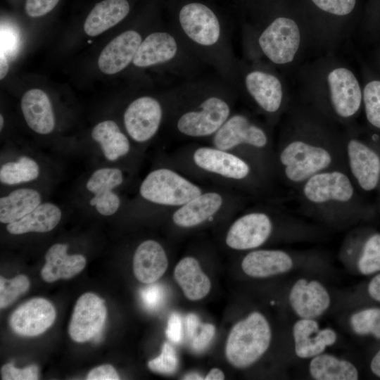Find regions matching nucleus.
Listing matches in <instances>:
<instances>
[{
    "mask_svg": "<svg viewBox=\"0 0 380 380\" xmlns=\"http://www.w3.org/2000/svg\"><path fill=\"white\" fill-rule=\"evenodd\" d=\"M68 246L56 243L47 251L46 263L41 274L46 282H53L59 279H70L80 272L86 265L85 258L80 254L68 255Z\"/></svg>",
    "mask_w": 380,
    "mask_h": 380,
    "instance_id": "nucleus-26",
    "label": "nucleus"
},
{
    "mask_svg": "<svg viewBox=\"0 0 380 380\" xmlns=\"http://www.w3.org/2000/svg\"><path fill=\"white\" fill-rule=\"evenodd\" d=\"M139 193L149 202L179 207L203 192L198 186L174 170L159 168L147 175L140 186Z\"/></svg>",
    "mask_w": 380,
    "mask_h": 380,
    "instance_id": "nucleus-8",
    "label": "nucleus"
},
{
    "mask_svg": "<svg viewBox=\"0 0 380 380\" xmlns=\"http://www.w3.org/2000/svg\"><path fill=\"white\" fill-rule=\"evenodd\" d=\"M175 96V85H172L160 98L142 95L133 99L123 114V123L129 137L138 143L151 139L162 125L165 106L172 103Z\"/></svg>",
    "mask_w": 380,
    "mask_h": 380,
    "instance_id": "nucleus-6",
    "label": "nucleus"
},
{
    "mask_svg": "<svg viewBox=\"0 0 380 380\" xmlns=\"http://www.w3.org/2000/svg\"><path fill=\"white\" fill-rule=\"evenodd\" d=\"M193 160L201 169L229 179H243L250 171L248 165L241 158L215 146L198 148Z\"/></svg>",
    "mask_w": 380,
    "mask_h": 380,
    "instance_id": "nucleus-17",
    "label": "nucleus"
},
{
    "mask_svg": "<svg viewBox=\"0 0 380 380\" xmlns=\"http://www.w3.org/2000/svg\"><path fill=\"white\" fill-rule=\"evenodd\" d=\"M56 311L47 300L36 298L18 307L11 315L9 324L18 334L35 336L48 329L54 322Z\"/></svg>",
    "mask_w": 380,
    "mask_h": 380,
    "instance_id": "nucleus-14",
    "label": "nucleus"
},
{
    "mask_svg": "<svg viewBox=\"0 0 380 380\" xmlns=\"http://www.w3.org/2000/svg\"><path fill=\"white\" fill-rule=\"evenodd\" d=\"M122 182V172L118 168L103 167L94 171L86 184L87 190L94 194L90 205L102 215L115 214L120 208V199L113 189Z\"/></svg>",
    "mask_w": 380,
    "mask_h": 380,
    "instance_id": "nucleus-16",
    "label": "nucleus"
},
{
    "mask_svg": "<svg viewBox=\"0 0 380 380\" xmlns=\"http://www.w3.org/2000/svg\"><path fill=\"white\" fill-rule=\"evenodd\" d=\"M174 277L186 298L191 300H201L210 291V279L193 257H185L177 264Z\"/></svg>",
    "mask_w": 380,
    "mask_h": 380,
    "instance_id": "nucleus-28",
    "label": "nucleus"
},
{
    "mask_svg": "<svg viewBox=\"0 0 380 380\" xmlns=\"http://www.w3.org/2000/svg\"><path fill=\"white\" fill-rule=\"evenodd\" d=\"M311 376L317 380H356L358 372L350 362L334 356L318 355L310 364Z\"/></svg>",
    "mask_w": 380,
    "mask_h": 380,
    "instance_id": "nucleus-32",
    "label": "nucleus"
},
{
    "mask_svg": "<svg viewBox=\"0 0 380 380\" xmlns=\"http://www.w3.org/2000/svg\"><path fill=\"white\" fill-rule=\"evenodd\" d=\"M132 65L137 70L162 68L172 80H178L180 82L202 75L208 67L170 25L146 34Z\"/></svg>",
    "mask_w": 380,
    "mask_h": 380,
    "instance_id": "nucleus-3",
    "label": "nucleus"
},
{
    "mask_svg": "<svg viewBox=\"0 0 380 380\" xmlns=\"http://www.w3.org/2000/svg\"><path fill=\"white\" fill-rule=\"evenodd\" d=\"M183 379L191 380V379H204L201 375L196 372L189 373L183 377Z\"/></svg>",
    "mask_w": 380,
    "mask_h": 380,
    "instance_id": "nucleus-51",
    "label": "nucleus"
},
{
    "mask_svg": "<svg viewBox=\"0 0 380 380\" xmlns=\"http://www.w3.org/2000/svg\"><path fill=\"white\" fill-rule=\"evenodd\" d=\"M140 30L127 29L109 42L98 58L99 70L106 75H115L126 69L133 61L144 37Z\"/></svg>",
    "mask_w": 380,
    "mask_h": 380,
    "instance_id": "nucleus-12",
    "label": "nucleus"
},
{
    "mask_svg": "<svg viewBox=\"0 0 380 380\" xmlns=\"http://www.w3.org/2000/svg\"><path fill=\"white\" fill-rule=\"evenodd\" d=\"M1 374L4 380H34L38 379V368L36 365H30L18 369L13 364L8 363L1 367Z\"/></svg>",
    "mask_w": 380,
    "mask_h": 380,
    "instance_id": "nucleus-41",
    "label": "nucleus"
},
{
    "mask_svg": "<svg viewBox=\"0 0 380 380\" xmlns=\"http://www.w3.org/2000/svg\"><path fill=\"white\" fill-rule=\"evenodd\" d=\"M20 107L29 127L39 134L51 133L55 127V117L47 94L40 89L27 90L23 96Z\"/></svg>",
    "mask_w": 380,
    "mask_h": 380,
    "instance_id": "nucleus-21",
    "label": "nucleus"
},
{
    "mask_svg": "<svg viewBox=\"0 0 380 380\" xmlns=\"http://www.w3.org/2000/svg\"><path fill=\"white\" fill-rule=\"evenodd\" d=\"M362 97L368 121L380 129V81L374 80L367 84Z\"/></svg>",
    "mask_w": 380,
    "mask_h": 380,
    "instance_id": "nucleus-36",
    "label": "nucleus"
},
{
    "mask_svg": "<svg viewBox=\"0 0 380 380\" xmlns=\"http://www.w3.org/2000/svg\"><path fill=\"white\" fill-rule=\"evenodd\" d=\"M8 72V61L6 53L1 51L0 54V79L3 80Z\"/></svg>",
    "mask_w": 380,
    "mask_h": 380,
    "instance_id": "nucleus-48",
    "label": "nucleus"
},
{
    "mask_svg": "<svg viewBox=\"0 0 380 380\" xmlns=\"http://www.w3.org/2000/svg\"><path fill=\"white\" fill-rule=\"evenodd\" d=\"M139 295L144 308L149 311H156L164 304L167 293L162 284L154 282L141 289Z\"/></svg>",
    "mask_w": 380,
    "mask_h": 380,
    "instance_id": "nucleus-39",
    "label": "nucleus"
},
{
    "mask_svg": "<svg viewBox=\"0 0 380 380\" xmlns=\"http://www.w3.org/2000/svg\"><path fill=\"white\" fill-rule=\"evenodd\" d=\"M88 380H118L120 379L115 369L110 365H104L91 369L87 376Z\"/></svg>",
    "mask_w": 380,
    "mask_h": 380,
    "instance_id": "nucleus-45",
    "label": "nucleus"
},
{
    "mask_svg": "<svg viewBox=\"0 0 380 380\" xmlns=\"http://www.w3.org/2000/svg\"><path fill=\"white\" fill-rule=\"evenodd\" d=\"M368 291L371 297L380 302V274L372 279Z\"/></svg>",
    "mask_w": 380,
    "mask_h": 380,
    "instance_id": "nucleus-47",
    "label": "nucleus"
},
{
    "mask_svg": "<svg viewBox=\"0 0 380 380\" xmlns=\"http://www.w3.org/2000/svg\"><path fill=\"white\" fill-rule=\"evenodd\" d=\"M128 0H103L94 5L84 23L88 36L96 37L115 26L129 14Z\"/></svg>",
    "mask_w": 380,
    "mask_h": 380,
    "instance_id": "nucleus-24",
    "label": "nucleus"
},
{
    "mask_svg": "<svg viewBox=\"0 0 380 380\" xmlns=\"http://www.w3.org/2000/svg\"><path fill=\"white\" fill-rule=\"evenodd\" d=\"M358 268L363 274H370L380 271V234L370 237L367 241Z\"/></svg>",
    "mask_w": 380,
    "mask_h": 380,
    "instance_id": "nucleus-37",
    "label": "nucleus"
},
{
    "mask_svg": "<svg viewBox=\"0 0 380 380\" xmlns=\"http://www.w3.org/2000/svg\"><path fill=\"white\" fill-rule=\"evenodd\" d=\"M270 341L267 320L260 312H253L232 328L226 343V357L236 368L249 367L265 353Z\"/></svg>",
    "mask_w": 380,
    "mask_h": 380,
    "instance_id": "nucleus-5",
    "label": "nucleus"
},
{
    "mask_svg": "<svg viewBox=\"0 0 380 380\" xmlns=\"http://www.w3.org/2000/svg\"><path fill=\"white\" fill-rule=\"evenodd\" d=\"M289 301L302 319H313L322 315L330 304L327 291L317 281L298 280L291 289Z\"/></svg>",
    "mask_w": 380,
    "mask_h": 380,
    "instance_id": "nucleus-18",
    "label": "nucleus"
},
{
    "mask_svg": "<svg viewBox=\"0 0 380 380\" xmlns=\"http://www.w3.org/2000/svg\"><path fill=\"white\" fill-rule=\"evenodd\" d=\"M280 160L286 177L293 182H301L326 168L331 158L325 149L297 141L285 147Z\"/></svg>",
    "mask_w": 380,
    "mask_h": 380,
    "instance_id": "nucleus-9",
    "label": "nucleus"
},
{
    "mask_svg": "<svg viewBox=\"0 0 380 380\" xmlns=\"http://www.w3.org/2000/svg\"><path fill=\"white\" fill-rule=\"evenodd\" d=\"M61 215V210L57 205L43 203L19 220L8 224L6 229L12 234L47 232L56 227Z\"/></svg>",
    "mask_w": 380,
    "mask_h": 380,
    "instance_id": "nucleus-29",
    "label": "nucleus"
},
{
    "mask_svg": "<svg viewBox=\"0 0 380 380\" xmlns=\"http://www.w3.org/2000/svg\"><path fill=\"white\" fill-rule=\"evenodd\" d=\"M215 334V327L210 323H202L195 336L191 339V347L196 353L205 350L210 344Z\"/></svg>",
    "mask_w": 380,
    "mask_h": 380,
    "instance_id": "nucleus-42",
    "label": "nucleus"
},
{
    "mask_svg": "<svg viewBox=\"0 0 380 380\" xmlns=\"http://www.w3.org/2000/svg\"><path fill=\"white\" fill-rule=\"evenodd\" d=\"M224 379V374L219 368H213L204 378L205 380H222Z\"/></svg>",
    "mask_w": 380,
    "mask_h": 380,
    "instance_id": "nucleus-49",
    "label": "nucleus"
},
{
    "mask_svg": "<svg viewBox=\"0 0 380 380\" xmlns=\"http://www.w3.org/2000/svg\"><path fill=\"white\" fill-rule=\"evenodd\" d=\"M348 154L353 175L360 186L367 191L374 189L380 175V159L378 155L357 140L348 145Z\"/></svg>",
    "mask_w": 380,
    "mask_h": 380,
    "instance_id": "nucleus-25",
    "label": "nucleus"
},
{
    "mask_svg": "<svg viewBox=\"0 0 380 380\" xmlns=\"http://www.w3.org/2000/svg\"><path fill=\"white\" fill-rule=\"evenodd\" d=\"M272 222L261 213H253L238 218L229 227L227 245L235 250H247L261 246L270 236Z\"/></svg>",
    "mask_w": 380,
    "mask_h": 380,
    "instance_id": "nucleus-15",
    "label": "nucleus"
},
{
    "mask_svg": "<svg viewBox=\"0 0 380 380\" xmlns=\"http://www.w3.org/2000/svg\"><path fill=\"white\" fill-rule=\"evenodd\" d=\"M91 137L99 144L105 158L110 161L125 156L130 148L127 137L111 120L98 123L92 129Z\"/></svg>",
    "mask_w": 380,
    "mask_h": 380,
    "instance_id": "nucleus-31",
    "label": "nucleus"
},
{
    "mask_svg": "<svg viewBox=\"0 0 380 380\" xmlns=\"http://www.w3.org/2000/svg\"><path fill=\"white\" fill-rule=\"evenodd\" d=\"M167 258L162 246L154 240L142 242L136 249L133 258L135 277L144 284L158 281L165 272Z\"/></svg>",
    "mask_w": 380,
    "mask_h": 380,
    "instance_id": "nucleus-22",
    "label": "nucleus"
},
{
    "mask_svg": "<svg viewBox=\"0 0 380 380\" xmlns=\"http://www.w3.org/2000/svg\"><path fill=\"white\" fill-rule=\"evenodd\" d=\"M60 0H26L25 11L31 18H39L50 13Z\"/></svg>",
    "mask_w": 380,
    "mask_h": 380,
    "instance_id": "nucleus-43",
    "label": "nucleus"
},
{
    "mask_svg": "<svg viewBox=\"0 0 380 380\" xmlns=\"http://www.w3.org/2000/svg\"><path fill=\"white\" fill-rule=\"evenodd\" d=\"M293 334L295 351L300 358L319 355L336 340L334 331L330 329L319 330L317 322L310 319L298 320L293 326Z\"/></svg>",
    "mask_w": 380,
    "mask_h": 380,
    "instance_id": "nucleus-20",
    "label": "nucleus"
},
{
    "mask_svg": "<svg viewBox=\"0 0 380 380\" xmlns=\"http://www.w3.org/2000/svg\"><path fill=\"white\" fill-rule=\"evenodd\" d=\"M39 175L37 163L27 156H21L16 161L3 164L0 168L2 184L15 185L36 179Z\"/></svg>",
    "mask_w": 380,
    "mask_h": 380,
    "instance_id": "nucleus-33",
    "label": "nucleus"
},
{
    "mask_svg": "<svg viewBox=\"0 0 380 380\" xmlns=\"http://www.w3.org/2000/svg\"><path fill=\"white\" fill-rule=\"evenodd\" d=\"M327 83L336 113L343 118L355 114L360 106L362 93L353 72L344 67L336 68L329 72Z\"/></svg>",
    "mask_w": 380,
    "mask_h": 380,
    "instance_id": "nucleus-13",
    "label": "nucleus"
},
{
    "mask_svg": "<svg viewBox=\"0 0 380 380\" xmlns=\"http://www.w3.org/2000/svg\"><path fill=\"white\" fill-rule=\"evenodd\" d=\"M215 148L231 150L241 144L262 148L267 143V137L262 128L241 113L231 114L220 128L212 136Z\"/></svg>",
    "mask_w": 380,
    "mask_h": 380,
    "instance_id": "nucleus-11",
    "label": "nucleus"
},
{
    "mask_svg": "<svg viewBox=\"0 0 380 380\" xmlns=\"http://www.w3.org/2000/svg\"><path fill=\"white\" fill-rule=\"evenodd\" d=\"M30 286V281L25 275H18L7 279L0 277V307L5 308L24 293Z\"/></svg>",
    "mask_w": 380,
    "mask_h": 380,
    "instance_id": "nucleus-35",
    "label": "nucleus"
},
{
    "mask_svg": "<svg viewBox=\"0 0 380 380\" xmlns=\"http://www.w3.org/2000/svg\"><path fill=\"white\" fill-rule=\"evenodd\" d=\"M235 89L243 91L260 109L274 113L280 108L284 96L282 82L272 71L237 61Z\"/></svg>",
    "mask_w": 380,
    "mask_h": 380,
    "instance_id": "nucleus-7",
    "label": "nucleus"
},
{
    "mask_svg": "<svg viewBox=\"0 0 380 380\" xmlns=\"http://www.w3.org/2000/svg\"><path fill=\"white\" fill-rule=\"evenodd\" d=\"M41 201V195L35 189H15L0 198V222L10 224L18 221L36 208Z\"/></svg>",
    "mask_w": 380,
    "mask_h": 380,
    "instance_id": "nucleus-30",
    "label": "nucleus"
},
{
    "mask_svg": "<svg viewBox=\"0 0 380 380\" xmlns=\"http://www.w3.org/2000/svg\"><path fill=\"white\" fill-rule=\"evenodd\" d=\"M243 42L250 56H264L274 65H286L299 49L300 29L291 18L277 16L260 27L243 30Z\"/></svg>",
    "mask_w": 380,
    "mask_h": 380,
    "instance_id": "nucleus-4",
    "label": "nucleus"
},
{
    "mask_svg": "<svg viewBox=\"0 0 380 380\" xmlns=\"http://www.w3.org/2000/svg\"><path fill=\"white\" fill-rule=\"evenodd\" d=\"M178 365L177 353L167 342L163 345L160 355L148 362V367L151 371L164 374H174L178 368Z\"/></svg>",
    "mask_w": 380,
    "mask_h": 380,
    "instance_id": "nucleus-38",
    "label": "nucleus"
},
{
    "mask_svg": "<svg viewBox=\"0 0 380 380\" xmlns=\"http://www.w3.org/2000/svg\"><path fill=\"white\" fill-rule=\"evenodd\" d=\"M4 117L1 114V115H0V129H1V130L2 129V128L4 127Z\"/></svg>",
    "mask_w": 380,
    "mask_h": 380,
    "instance_id": "nucleus-52",
    "label": "nucleus"
},
{
    "mask_svg": "<svg viewBox=\"0 0 380 380\" xmlns=\"http://www.w3.org/2000/svg\"><path fill=\"white\" fill-rule=\"evenodd\" d=\"M371 369L374 374L380 377V350L375 355L372 360Z\"/></svg>",
    "mask_w": 380,
    "mask_h": 380,
    "instance_id": "nucleus-50",
    "label": "nucleus"
},
{
    "mask_svg": "<svg viewBox=\"0 0 380 380\" xmlns=\"http://www.w3.org/2000/svg\"><path fill=\"white\" fill-rule=\"evenodd\" d=\"M304 194L314 203L329 200L348 201L353 194V186L346 175L340 172L316 174L307 182Z\"/></svg>",
    "mask_w": 380,
    "mask_h": 380,
    "instance_id": "nucleus-19",
    "label": "nucleus"
},
{
    "mask_svg": "<svg viewBox=\"0 0 380 380\" xmlns=\"http://www.w3.org/2000/svg\"><path fill=\"white\" fill-rule=\"evenodd\" d=\"M107 315L103 300L86 293L77 300L69 324V334L77 343L89 341L100 334Z\"/></svg>",
    "mask_w": 380,
    "mask_h": 380,
    "instance_id": "nucleus-10",
    "label": "nucleus"
},
{
    "mask_svg": "<svg viewBox=\"0 0 380 380\" xmlns=\"http://www.w3.org/2000/svg\"><path fill=\"white\" fill-rule=\"evenodd\" d=\"M291 257L284 251L259 250L249 253L241 262L243 271L252 277L264 278L289 271Z\"/></svg>",
    "mask_w": 380,
    "mask_h": 380,
    "instance_id": "nucleus-27",
    "label": "nucleus"
},
{
    "mask_svg": "<svg viewBox=\"0 0 380 380\" xmlns=\"http://www.w3.org/2000/svg\"><path fill=\"white\" fill-rule=\"evenodd\" d=\"M236 94L217 74L177 84L170 109L175 130L189 138L212 137L231 115Z\"/></svg>",
    "mask_w": 380,
    "mask_h": 380,
    "instance_id": "nucleus-1",
    "label": "nucleus"
},
{
    "mask_svg": "<svg viewBox=\"0 0 380 380\" xmlns=\"http://www.w3.org/2000/svg\"><path fill=\"white\" fill-rule=\"evenodd\" d=\"M170 25L194 53L235 89L236 65L231 33L210 6L185 1L175 6Z\"/></svg>",
    "mask_w": 380,
    "mask_h": 380,
    "instance_id": "nucleus-2",
    "label": "nucleus"
},
{
    "mask_svg": "<svg viewBox=\"0 0 380 380\" xmlns=\"http://www.w3.org/2000/svg\"><path fill=\"white\" fill-rule=\"evenodd\" d=\"M223 204L222 196L217 192H205L179 206L172 215L173 222L181 227L199 225L215 215Z\"/></svg>",
    "mask_w": 380,
    "mask_h": 380,
    "instance_id": "nucleus-23",
    "label": "nucleus"
},
{
    "mask_svg": "<svg viewBox=\"0 0 380 380\" xmlns=\"http://www.w3.org/2000/svg\"><path fill=\"white\" fill-rule=\"evenodd\" d=\"M350 322L355 333L360 335L372 334L380 338V309L360 311L351 317Z\"/></svg>",
    "mask_w": 380,
    "mask_h": 380,
    "instance_id": "nucleus-34",
    "label": "nucleus"
},
{
    "mask_svg": "<svg viewBox=\"0 0 380 380\" xmlns=\"http://www.w3.org/2000/svg\"><path fill=\"white\" fill-rule=\"evenodd\" d=\"M201 324V322L197 315L189 313L186 316V329L189 338H193Z\"/></svg>",
    "mask_w": 380,
    "mask_h": 380,
    "instance_id": "nucleus-46",
    "label": "nucleus"
},
{
    "mask_svg": "<svg viewBox=\"0 0 380 380\" xmlns=\"http://www.w3.org/2000/svg\"><path fill=\"white\" fill-rule=\"evenodd\" d=\"M322 11L338 16L350 14L354 9L356 0H311Z\"/></svg>",
    "mask_w": 380,
    "mask_h": 380,
    "instance_id": "nucleus-40",
    "label": "nucleus"
},
{
    "mask_svg": "<svg viewBox=\"0 0 380 380\" xmlns=\"http://www.w3.org/2000/svg\"><path fill=\"white\" fill-rule=\"evenodd\" d=\"M165 335L171 342L181 343L183 338V327L181 316L178 313L174 312L169 317Z\"/></svg>",
    "mask_w": 380,
    "mask_h": 380,
    "instance_id": "nucleus-44",
    "label": "nucleus"
}]
</instances>
